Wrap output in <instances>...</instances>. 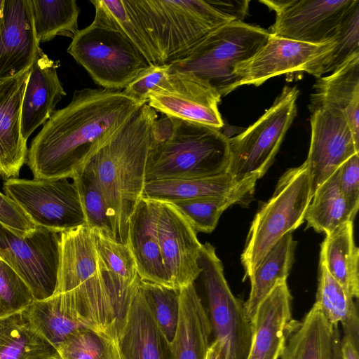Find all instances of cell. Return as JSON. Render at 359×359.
Listing matches in <instances>:
<instances>
[{
    "instance_id": "49",
    "label": "cell",
    "mask_w": 359,
    "mask_h": 359,
    "mask_svg": "<svg viewBox=\"0 0 359 359\" xmlns=\"http://www.w3.org/2000/svg\"><path fill=\"white\" fill-rule=\"evenodd\" d=\"M3 3H4V0H0V15H1V13L2 6H3Z\"/></svg>"
},
{
    "instance_id": "12",
    "label": "cell",
    "mask_w": 359,
    "mask_h": 359,
    "mask_svg": "<svg viewBox=\"0 0 359 359\" xmlns=\"http://www.w3.org/2000/svg\"><path fill=\"white\" fill-rule=\"evenodd\" d=\"M276 13L269 33L311 44L334 39L340 26L359 0H262Z\"/></svg>"
},
{
    "instance_id": "19",
    "label": "cell",
    "mask_w": 359,
    "mask_h": 359,
    "mask_svg": "<svg viewBox=\"0 0 359 359\" xmlns=\"http://www.w3.org/2000/svg\"><path fill=\"white\" fill-rule=\"evenodd\" d=\"M291 301L287 280H282L262 302L252 321V337L247 359L280 358L288 334L298 323L292 317Z\"/></svg>"
},
{
    "instance_id": "33",
    "label": "cell",
    "mask_w": 359,
    "mask_h": 359,
    "mask_svg": "<svg viewBox=\"0 0 359 359\" xmlns=\"http://www.w3.org/2000/svg\"><path fill=\"white\" fill-rule=\"evenodd\" d=\"M353 219L339 189L337 169L315 191L304 220L307 227L328 235L340 225Z\"/></svg>"
},
{
    "instance_id": "7",
    "label": "cell",
    "mask_w": 359,
    "mask_h": 359,
    "mask_svg": "<svg viewBox=\"0 0 359 359\" xmlns=\"http://www.w3.org/2000/svg\"><path fill=\"white\" fill-rule=\"evenodd\" d=\"M297 86H285L271 107L241 133L229 140L226 172L235 180L261 178L273 163L297 115Z\"/></svg>"
},
{
    "instance_id": "22",
    "label": "cell",
    "mask_w": 359,
    "mask_h": 359,
    "mask_svg": "<svg viewBox=\"0 0 359 359\" xmlns=\"http://www.w3.org/2000/svg\"><path fill=\"white\" fill-rule=\"evenodd\" d=\"M59 61L50 59L41 48L30 68L21 111V132L27 140L56 111V105L66 95L57 76Z\"/></svg>"
},
{
    "instance_id": "31",
    "label": "cell",
    "mask_w": 359,
    "mask_h": 359,
    "mask_svg": "<svg viewBox=\"0 0 359 359\" xmlns=\"http://www.w3.org/2000/svg\"><path fill=\"white\" fill-rule=\"evenodd\" d=\"M351 297L327 272L320 262V276L314 304L333 326L341 323L344 336L358 347L359 318Z\"/></svg>"
},
{
    "instance_id": "29",
    "label": "cell",
    "mask_w": 359,
    "mask_h": 359,
    "mask_svg": "<svg viewBox=\"0 0 359 359\" xmlns=\"http://www.w3.org/2000/svg\"><path fill=\"white\" fill-rule=\"evenodd\" d=\"M297 242L292 233L283 236L271 249L250 276L251 287L244 308L252 323L262 302L278 282L287 280L294 262Z\"/></svg>"
},
{
    "instance_id": "28",
    "label": "cell",
    "mask_w": 359,
    "mask_h": 359,
    "mask_svg": "<svg viewBox=\"0 0 359 359\" xmlns=\"http://www.w3.org/2000/svg\"><path fill=\"white\" fill-rule=\"evenodd\" d=\"M353 222L348 221L326 235L321 245L320 262L351 297L358 298L359 249L355 243Z\"/></svg>"
},
{
    "instance_id": "13",
    "label": "cell",
    "mask_w": 359,
    "mask_h": 359,
    "mask_svg": "<svg viewBox=\"0 0 359 359\" xmlns=\"http://www.w3.org/2000/svg\"><path fill=\"white\" fill-rule=\"evenodd\" d=\"M311 137L306 165L312 196L347 159L359 154V142L345 115L332 108L311 112Z\"/></svg>"
},
{
    "instance_id": "47",
    "label": "cell",
    "mask_w": 359,
    "mask_h": 359,
    "mask_svg": "<svg viewBox=\"0 0 359 359\" xmlns=\"http://www.w3.org/2000/svg\"><path fill=\"white\" fill-rule=\"evenodd\" d=\"M205 359H224L219 343L214 340L209 346Z\"/></svg>"
},
{
    "instance_id": "41",
    "label": "cell",
    "mask_w": 359,
    "mask_h": 359,
    "mask_svg": "<svg viewBox=\"0 0 359 359\" xmlns=\"http://www.w3.org/2000/svg\"><path fill=\"white\" fill-rule=\"evenodd\" d=\"M61 359H119L114 339L84 327L57 348Z\"/></svg>"
},
{
    "instance_id": "15",
    "label": "cell",
    "mask_w": 359,
    "mask_h": 359,
    "mask_svg": "<svg viewBox=\"0 0 359 359\" xmlns=\"http://www.w3.org/2000/svg\"><path fill=\"white\" fill-rule=\"evenodd\" d=\"M157 232L171 287L180 290L194 283L202 271L198 264L202 244L196 231L172 204L160 202Z\"/></svg>"
},
{
    "instance_id": "39",
    "label": "cell",
    "mask_w": 359,
    "mask_h": 359,
    "mask_svg": "<svg viewBox=\"0 0 359 359\" xmlns=\"http://www.w3.org/2000/svg\"><path fill=\"white\" fill-rule=\"evenodd\" d=\"M248 198L243 195H233L177 201L170 203L196 232L210 233L215 229L221 215L226 209Z\"/></svg>"
},
{
    "instance_id": "18",
    "label": "cell",
    "mask_w": 359,
    "mask_h": 359,
    "mask_svg": "<svg viewBox=\"0 0 359 359\" xmlns=\"http://www.w3.org/2000/svg\"><path fill=\"white\" fill-rule=\"evenodd\" d=\"M30 0H4L0 15V79L30 68L41 49Z\"/></svg>"
},
{
    "instance_id": "9",
    "label": "cell",
    "mask_w": 359,
    "mask_h": 359,
    "mask_svg": "<svg viewBox=\"0 0 359 359\" xmlns=\"http://www.w3.org/2000/svg\"><path fill=\"white\" fill-rule=\"evenodd\" d=\"M210 312L212 332L224 359H247L252 342V325L244 303L231 291L223 265L210 243L202 244L198 257Z\"/></svg>"
},
{
    "instance_id": "38",
    "label": "cell",
    "mask_w": 359,
    "mask_h": 359,
    "mask_svg": "<svg viewBox=\"0 0 359 359\" xmlns=\"http://www.w3.org/2000/svg\"><path fill=\"white\" fill-rule=\"evenodd\" d=\"M355 55H359V4L342 22L332 50L313 62L307 73L318 79L332 73Z\"/></svg>"
},
{
    "instance_id": "20",
    "label": "cell",
    "mask_w": 359,
    "mask_h": 359,
    "mask_svg": "<svg viewBox=\"0 0 359 359\" xmlns=\"http://www.w3.org/2000/svg\"><path fill=\"white\" fill-rule=\"evenodd\" d=\"M30 68L0 79V177L6 180L18 177L27 161L28 149L21 132V111Z\"/></svg>"
},
{
    "instance_id": "48",
    "label": "cell",
    "mask_w": 359,
    "mask_h": 359,
    "mask_svg": "<svg viewBox=\"0 0 359 359\" xmlns=\"http://www.w3.org/2000/svg\"><path fill=\"white\" fill-rule=\"evenodd\" d=\"M339 346H340V338L339 333L337 332L336 334L334 344V353H333V359H341L339 352Z\"/></svg>"
},
{
    "instance_id": "44",
    "label": "cell",
    "mask_w": 359,
    "mask_h": 359,
    "mask_svg": "<svg viewBox=\"0 0 359 359\" xmlns=\"http://www.w3.org/2000/svg\"><path fill=\"white\" fill-rule=\"evenodd\" d=\"M338 170L340 191L355 217L359 205V154L347 159Z\"/></svg>"
},
{
    "instance_id": "17",
    "label": "cell",
    "mask_w": 359,
    "mask_h": 359,
    "mask_svg": "<svg viewBox=\"0 0 359 359\" xmlns=\"http://www.w3.org/2000/svg\"><path fill=\"white\" fill-rule=\"evenodd\" d=\"M170 71L168 88L149 93L147 104L161 114L220 130L224 122L218 107L219 95L192 76Z\"/></svg>"
},
{
    "instance_id": "30",
    "label": "cell",
    "mask_w": 359,
    "mask_h": 359,
    "mask_svg": "<svg viewBox=\"0 0 359 359\" xmlns=\"http://www.w3.org/2000/svg\"><path fill=\"white\" fill-rule=\"evenodd\" d=\"M0 359H61L24 312L0 319Z\"/></svg>"
},
{
    "instance_id": "32",
    "label": "cell",
    "mask_w": 359,
    "mask_h": 359,
    "mask_svg": "<svg viewBox=\"0 0 359 359\" xmlns=\"http://www.w3.org/2000/svg\"><path fill=\"white\" fill-rule=\"evenodd\" d=\"M23 312L36 331L56 350L72 334L86 327L74 317L59 294L34 300Z\"/></svg>"
},
{
    "instance_id": "14",
    "label": "cell",
    "mask_w": 359,
    "mask_h": 359,
    "mask_svg": "<svg viewBox=\"0 0 359 359\" xmlns=\"http://www.w3.org/2000/svg\"><path fill=\"white\" fill-rule=\"evenodd\" d=\"M334 39L311 44L271 34L266 43L235 69L236 88L244 85L259 86L268 79L284 74L306 72L313 62L327 54Z\"/></svg>"
},
{
    "instance_id": "45",
    "label": "cell",
    "mask_w": 359,
    "mask_h": 359,
    "mask_svg": "<svg viewBox=\"0 0 359 359\" xmlns=\"http://www.w3.org/2000/svg\"><path fill=\"white\" fill-rule=\"evenodd\" d=\"M0 223L20 236L36 227L18 205L0 192Z\"/></svg>"
},
{
    "instance_id": "42",
    "label": "cell",
    "mask_w": 359,
    "mask_h": 359,
    "mask_svg": "<svg viewBox=\"0 0 359 359\" xmlns=\"http://www.w3.org/2000/svg\"><path fill=\"white\" fill-rule=\"evenodd\" d=\"M34 301L27 284L0 259V319L24 311Z\"/></svg>"
},
{
    "instance_id": "36",
    "label": "cell",
    "mask_w": 359,
    "mask_h": 359,
    "mask_svg": "<svg viewBox=\"0 0 359 359\" xmlns=\"http://www.w3.org/2000/svg\"><path fill=\"white\" fill-rule=\"evenodd\" d=\"M95 249L105 270L123 298H126L136 280L135 261L127 244H122L91 231Z\"/></svg>"
},
{
    "instance_id": "24",
    "label": "cell",
    "mask_w": 359,
    "mask_h": 359,
    "mask_svg": "<svg viewBox=\"0 0 359 359\" xmlns=\"http://www.w3.org/2000/svg\"><path fill=\"white\" fill-rule=\"evenodd\" d=\"M310 101L311 112L324 107L342 112L359 142V55L351 57L330 74L318 78Z\"/></svg>"
},
{
    "instance_id": "16",
    "label": "cell",
    "mask_w": 359,
    "mask_h": 359,
    "mask_svg": "<svg viewBox=\"0 0 359 359\" xmlns=\"http://www.w3.org/2000/svg\"><path fill=\"white\" fill-rule=\"evenodd\" d=\"M133 284L126 309L118 319L116 344L119 359H172L170 343L156 324L140 287Z\"/></svg>"
},
{
    "instance_id": "46",
    "label": "cell",
    "mask_w": 359,
    "mask_h": 359,
    "mask_svg": "<svg viewBox=\"0 0 359 359\" xmlns=\"http://www.w3.org/2000/svg\"><path fill=\"white\" fill-rule=\"evenodd\" d=\"M339 352L341 359H359L358 347L347 336L340 341Z\"/></svg>"
},
{
    "instance_id": "25",
    "label": "cell",
    "mask_w": 359,
    "mask_h": 359,
    "mask_svg": "<svg viewBox=\"0 0 359 359\" xmlns=\"http://www.w3.org/2000/svg\"><path fill=\"white\" fill-rule=\"evenodd\" d=\"M180 313L170 342L172 359H205L212 327L194 283L180 289Z\"/></svg>"
},
{
    "instance_id": "21",
    "label": "cell",
    "mask_w": 359,
    "mask_h": 359,
    "mask_svg": "<svg viewBox=\"0 0 359 359\" xmlns=\"http://www.w3.org/2000/svg\"><path fill=\"white\" fill-rule=\"evenodd\" d=\"M159 208L160 202L142 197L128 220L127 245L141 280L171 287L158 238Z\"/></svg>"
},
{
    "instance_id": "1",
    "label": "cell",
    "mask_w": 359,
    "mask_h": 359,
    "mask_svg": "<svg viewBox=\"0 0 359 359\" xmlns=\"http://www.w3.org/2000/svg\"><path fill=\"white\" fill-rule=\"evenodd\" d=\"M142 104L123 90H76L31 142L26 163L34 179H72Z\"/></svg>"
},
{
    "instance_id": "37",
    "label": "cell",
    "mask_w": 359,
    "mask_h": 359,
    "mask_svg": "<svg viewBox=\"0 0 359 359\" xmlns=\"http://www.w3.org/2000/svg\"><path fill=\"white\" fill-rule=\"evenodd\" d=\"M72 179L79 194L85 224L91 231L115 241L107 203L91 169L87 165Z\"/></svg>"
},
{
    "instance_id": "34",
    "label": "cell",
    "mask_w": 359,
    "mask_h": 359,
    "mask_svg": "<svg viewBox=\"0 0 359 359\" xmlns=\"http://www.w3.org/2000/svg\"><path fill=\"white\" fill-rule=\"evenodd\" d=\"M36 39L39 43L57 36H74L79 30L80 8L75 0H30Z\"/></svg>"
},
{
    "instance_id": "3",
    "label": "cell",
    "mask_w": 359,
    "mask_h": 359,
    "mask_svg": "<svg viewBox=\"0 0 359 359\" xmlns=\"http://www.w3.org/2000/svg\"><path fill=\"white\" fill-rule=\"evenodd\" d=\"M146 34L159 65L187 55L222 26L245 18L250 1L125 0Z\"/></svg>"
},
{
    "instance_id": "4",
    "label": "cell",
    "mask_w": 359,
    "mask_h": 359,
    "mask_svg": "<svg viewBox=\"0 0 359 359\" xmlns=\"http://www.w3.org/2000/svg\"><path fill=\"white\" fill-rule=\"evenodd\" d=\"M228 138L219 129L161 114L154 125L146 182L226 172Z\"/></svg>"
},
{
    "instance_id": "35",
    "label": "cell",
    "mask_w": 359,
    "mask_h": 359,
    "mask_svg": "<svg viewBox=\"0 0 359 359\" xmlns=\"http://www.w3.org/2000/svg\"><path fill=\"white\" fill-rule=\"evenodd\" d=\"M90 2L95 10L93 22L121 33L143 55L149 66L159 65L151 44L125 0H92Z\"/></svg>"
},
{
    "instance_id": "27",
    "label": "cell",
    "mask_w": 359,
    "mask_h": 359,
    "mask_svg": "<svg viewBox=\"0 0 359 359\" xmlns=\"http://www.w3.org/2000/svg\"><path fill=\"white\" fill-rule=\"evenodd\" d=\"M337 326L313 304L288 334L280 359H333Z\"/></svg>"
},
{
    "instance_id": "43",
    "label": "cell",
    "mask_w": 359,
    "mask_h": 359,
    "mask_svg": "<svg viewBox=\"0 0 359 359\" xmlns=\"http://www.w3.org/2000/svg\"><path fill=\"white\" fill-rule=\"evenodd\" d=\"M171 77L169 65H151L142 71L123 91L135 100L145 104L149 93L163 90L169 86Z\"/></svg>"
},
{
    "instance_id": "2",
    "label": "cell",
    "mask_w": 359,
    "mask_h": 359,
    "mask_svg": "<svg viewBox=\"0 0 359 359\" xmlns=\"http://www.w3.org/2000/svg\"><path fill=\"white\" fill-rule=\"evenodd\" d=\"M157 112L143 104L87 164L105 198L114 239L127 244L128 220L142 197Z\"/></svg>"
},
{
    "instance_id": "6",
    "label": "cell",
    "mask_w": 359,
    "mask_h": 359,
    "mask_svg": "<svg viewBox=\"0 0 359 359\" xmlns=\"http://www.w3.org/2000/svg\"><path fill=\"white\" fill-rule=\"evenodd\" d=\"M312 197L305 163L281 176L272 196L262 205L250 225L241 257L245 277L250 278L283 236L304 222Z\"/></svg>"
},
{
    "instance_id": "8",
    "label": "cell",
    "mask_w": 359,
    "mask_h": 359,
    "mask_svg": "<svg viewBox=\"0 0 359 359\" xmlns=\"http://www.w3.org/2000/svg\"><path fill=\"white\" fill-rule=\"evenodd\" d=\"M67 53L101 88L121 90L149 65L121 33L92 22L72 38Z\"/></svg>"
},
{
    "instance_id": "11",
    "label": "cell",
    "mask_w": 359,
    "mask_h": 359,
    "mask_svg": "<svg viewBox=\"0 0 359 359\" xmlns=\"http://www.w3.org/2000/svg\"><path fill=\"white\" fill-rule=\"evenodd\" d=\"M3 189L36 226L62 232L86 224L77 188L68 178H10Z\"/></svg>"
},
{
    "instance_id": "23",
    "label": "cell",
    "mask_w": 359,
    "mask_h": 359,
    "mask_svg": "<svg viewBox=\"0 0 359 359\" xmlns=\"http://www.w3.org/2000/svg\"><path fill=\"white\" fill-rule=\"evenodd\" d=\"M257 180V177H251L238 182L228 172H224L207 177L151 180L146 182L142 198L168 203L233 195L250 198Z\"/></svg>"
},
{
    "instance_id": "40",
    "label": "cell",
    "mask_w": 359,
    "mask_h": 359,
    "mask_svg": "<svg viewBox=\"0 0 359 359\" xmlns=\"http://www.w3.org/2000/svg\"><path fill=\"white\" fill-rule=\"evenodd\" d=\"M140 287L158 327L170 343L180 313V290L140 279Z\"/></svg>"
},
{
    "instance_id": "5",
    "label": "cell",
    "mask_w": 359,
    "mask_h": 359,
    "mask_svg": "<svg viewBox=\"0 0 359 359\" xmlns=\"http://www.w3.org/2000/svg\"><path fill=\"white\" fill-rule=\"evenodd\" d=\"M270 36L259 26L232 22L215 30L184 57L169 64L170 68L205 83L222 97L236 89L237 65L251 57Z\"/></svg>"
},
{
    "instance_id": "10",
    "label": "cell",
    "mask_w": 359,
    "mask_h": 359,
    "mask_svg": "<svg viewBox=\"0 0 359 359\" xmlns=\"http://www.w3.org/2000/svg\"><path fill=\"white\" fill-rule=\"evenodd\" d=\"M61 232L36 226L20 236L0 223V259L24 280L34 300L49 298L55 290Z\"/></svg>"
},
{
    "instance_id": "26",
    "label": "cell",
    "mask_w": 359,
    "mask_h": 359,
    "mask_svg": "<svg viewBox=\"0 0 359 359\" xmlns=\"http://www.w3.org/2000/svg\"><path fill=\"white\" fill-rule=\"evenodd\" d=\"M99 266L100 259L91 230L86 224L61 232L57 280L54 294L73 290L92 277Z\"/></svg>"
}]
</instances>
